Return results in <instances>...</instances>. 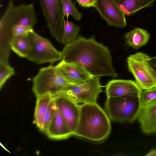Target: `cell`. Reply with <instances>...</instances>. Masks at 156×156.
Returning <instances> with one entry per match:
<instances>
[{
	"mask_svg": "<svg viewBox=\"0 0 156 156\" xmlns=\"http://www.w3.org/2000/svg\"><path fill=\"white\" fill-rule=\"evenodd\" d=\"M61 52L62 60L80 65L94 76H118L109 50L94 36L87 38L80 36L74 41L65 45Z\"/></svg>",
	"mask_w": 156,
	"mask_h": 156,
	"instance_id": "6da1fadb",
	"label": "cell"
},
{
	"mask_svg": "<svg viewBox=\"0 0 156 156\" xmlns=\"http://www.w3.org/2000/svg\"><path fill=\"white\" fill-rule=\"evenodd\" d=\"M108 114L96 103L80 105V114L73 136L94 142L104 141L111 130Z\"/></svg>",
	"mask_w": 156,
	"mask_h": 156,
	"instance_id": "7a4b0ae2",
	"label": "cell"
},
{
	"mask_svg": "<svg viewBox=\"0 0 156 156\" xmlns=\"http://www.w3.org/2000/svg\"><path fill=\"white\" fill-rule=\"evenodd\" d=\"M37 23L33 4L16 5L13 0H9L0 19V36L11 39L10 30L13 27L21 26L33 29Z\"/></svg>",
	"mask_w": 156,
	"mask_h": 156,
	"instance_id": "3957f363",
	"label": "cell"
},
{
	"mask_svg": "<svg viewBox=\"0 0 156 156\" xmlns=\"http://www.w3.org/2000/svg\"><path fill=\"white\" fill-rule=\"evenodd\" d=\"M105 105L112 121L130 123L137 119L141 106L140 96L130 95L107 97Z\"/></svg>",
	"mask_w": 156,
	"mask_h": 156,
	"instance_id": "277c9868",
	"label": "cell"
},
{
	"mask_svg": "<svg viewBox=\"0 0 156 156\" xmlns=\"http://www.w3.org/2000/svg\"><path fill=\"white\" fill-rule=\"evenodd\" d=\"M32 81V90L36 97L48 94L53 96L73 85L51 65L41 68Z\"/></svg>",
	"mask_w": 156,
	"mask_h": 156,
	"instance_id": "5b68a950",
	"label": "cell"
},
{
	"mask_svg": "<svg viewBox=\"0 0 156 156\" xmlns=\"http://www.w3.org/2000/svg\"><path fill=\"white\" fill-rule=\"evenodd\" d=\"M149 57L145 53L139 52L127 58L129 70L142 90L156 88V74L148 62Z\"/></svg>",
	"mask_w": 156,
	"mask_h": 156,
	"instance_id": "8992f818",
	"label": "cell"
},
{
	"mask_svg": "<svg viewBox=\"0 0 156 156\" xmlns=\"http://www.w3.org/2000/svg\"><path fill=\"white\" fill-rule=\"evenodd\" d=\"M30 49L27 58L37 64L53 63L62 60L61 51L57 50L50 41L33 30L28 34Z\"/></svg>",
	"mask_w": 156,
	"mask_h": 156,
	"instance_id": "52a82bcc",
	"label": "cell"
},
{
	"mask_svg": "<svg viewBox=\"0 0 156 156\" xmlns=\"http://www.w3.org/2000/svg\"><path fill=\"white\" fill-rule=\"evenodd\" d=\"M100 79V77L93 76L84 83L78 85H72L57 94L66 95L78 104L96 103L101 91Z\"/></svg>",
	"mask_w": 156,
	"mask_h": 156,
	"instance_id": "ba28073f",
	"label": "cell"
},
{
	"mask_svg": "<svg viewBox=\"0 0 156 156\" xmlns=\"http://www.w3.org/2000/svg\"><path fill=\"white\" fill-rule=\"evenodd\" d=\"M43 14L51 35L62 43L65 16L60 0H39Z\"/></svg>",
	"mask_w": 156,
	"mask_h": 156,
	"instance_id": "9c48e42d",
	"label": "cell"
},
{
	"mask_svg": "<svg viewBox=\"0 0 156 156\" xmlns=\"http://www.w3.org/2000/svg\"><path fill=\"white\" fill-rule=\"evenodd\" d=\"M52 96L73 136L80 118V105L62 94L58 93Z\"/></svg>",
	"mask_w": 156,
	"mask_h": 156,
	"instance_id": "30bf717a",
	"label": "cell"
},
{
	"mask_svg": "<svg viewBox=\"0 0 156 156\" xmlns=\"http://www.w3.org/2000/svg\"><path fill=\"white\" fill-rule=\"evenodd\" d=\"M95 8L109 25L120 28L126 26L125 14L113 0H97Z\"/></svg>",
	"mask_w": 156,
	"mask_h": 156,
	"instance_id": "8fae6325",
	"label": "cell"
},
{
	"mask_svg": "<svg viewBox=\"0 0 156 156\" xmlns=\"http://www.w3.org/2000/svg\"><path fill=\"white\" fill-rule=\"evenodd\" d=\"M55 66L60 74L73 85L82 84L94 76L83 66L76 63L61 60Z\"/></svg>",
	"mask_w": 156,
	"mask_h": 156,
	"instance_id": "7c38bea8",
	"label": "cell"
},
{
	"mask_svg": "<svg viewBox=\"0 0 156 156\" xmlns=\"http://www.w3.org/2000/svg\"><path fill=\"white\" fill-rule=\"evenodd\" d=\"M141 90L136 81L131 80H113L109 81L106 86L107 97L140 96Z\"/></svg>",
	"mask_w": 156,
	"mask_h": 156,
	"instance_id": "4fadbf2b",
	"label": "cell"
},
{
	"mask_svg": "<svg viewBox=\"0 0 156 156\" xmlns=\"http://www.w3.org/2000/svg\"><path fill=\"white\" fill-rule=\"evenodd\" d=\"M45 134L50 139L56 140L65 139L73 136L57 107Z\"/></svg>",
	"mask_w": 156,
	"mask_h": 156,
	"instance_id": "5bb4252c",
	"label": "cell"
},
{
	"mask_svg": "<svg viewBox=\"0 0 156 156\" xmlns=\"http://www.w3.org/2000/svg\"><path fill=\"white\" fill-rule=\"evenodd\" d=\"M137 119L144 133H156V101L141 105Z\"/></svg>",
	"mask_w": 156,
	"mask_h": 156,
	"instance_id": "9a60e30c",
	"label": "cell"
},
{
	"mask_svg": "<svg viewBox=\"0 0 156 156\" xmlns=\"http://www.w3.org/2000/svg\"><path fill=\"white\" fill-rule=\"evenodd\" d=\"M36 98L34 121L37 127L42 132L45 116L52 99V96L50 94H48Z\"/></svg>",
	"mask_w": 156,
	"mask_h": 156,
	"instance_id": "2e32d148",
	"label": "cell"
},
{
	"mask_svg": "<svg viewBox=\"0 0 156 156\" xmlns=\"http://www.w3.org/2000/svg\"><path fill=\"white\" fill-rule=\"evenodd\" d=\"M126 15H132L137 11L151 6L156 0H113Z\"/></svg>",
	"mask_w": 156,
	"mask_h": 156,
	"instance_id": "e0dca14e",
	"label": "cell"
},
{
	"mask_svg": "<svg viewBox=\"0 0 156 156\" xmlns=\"http://www.w3.org/2000/svg\"><path fill=\"white\" fill-rule=\"evenodd\" d=\"M150 37L147 31L140 28H136L125 35L126 43L135 49L146 44Z\"/></svg>",
	"mask_w": 156,
	"mask_h": 156,
	"instance_id": "ac0fdd59",
	"label": "cell"
},
{
	"mask_svg": "<svg viewBox=\"0 0 156 156\" xmlns=\"http://www.w3.org/2000/svg\"><path fill=\"white\" fill-rule=\"evenodd\" d=\"M28 35L13 36L10 42V49L21 57L27 58L30 51V44Z\"/></svg>",
	"mask_w": 156,
	"mask_h": 156,
	"instance_id": "d6986e66",
	"label": "cell"
},
{
	"mask_svg": "<svg viewBox=\"0 0 156 156\" xmlns=\"http://www.w3.org/2000/svg\"><path fill=\"white\" fill-rule=\"evenodd\" d=\"M80 30V27L72 22L64 20L62 43L66 45L74 41L78 37Z\"/></svg>",
	"mask_w": 156,
	"mask_h": 156,
	"instance_id": "ffe728a7",
	"label": "cell"
},
{
	"mask_svg": "<svg viewBox=\"0 0 156 156\" xmlns=\"http://www.w3.org/2000/svg\"><path fill=\"white\" fill-rule=\"evenodd\" d=\"M63 14L68 18L71 15L76 20L80 21L82 18L81 13L78 10L75 2L71 0H60Z\"/></svg>",
	"mask_w": 156,
	"mask_h": 156,
	"instance_id": "44dd1931",
	"label": "cell"
},
{
	"mask_svg": "<svg viewBox=\"0 0 156 156\" xmlns=\"http://www.w3.org/2000/svg\"><path fill=\"white\" fill-rule=\"evenodd\" d=\"M15 74L13 68L8 62L0 61V89H1L7 80Z\"/></svg>",
	"mask_w": 156,
	"mask_h": 156,
	"instance_id": "7402d4cb",
	"label": "cell"
},
{
	"mask_svg": "<svg viewBox=\"0 0 156 156\" xmlns=\"http://www.w3.org/2000/svg\"><path fill=\"white\" fill-rule=\"evenodd\" d=\"M57 108L56 105L52 98L44 118L42 132L45 133H46L47 129L54 116Z\"/></svg>",
	"mask_w": 156,
	"mask_h": 156,
	"instance_id": "603a6c76",
	"label": "cell"
},
{
	"mask_svg": "<svg viewBox=\"0 0 156 156\" xmlns=\"http://www.w3.org/2000/svg\"><path fill=\"white\" fill-rule=\"evenodd\" d=\"M140 98L141 105L156 101V88L142 90Z\"/></svg>",
	"mask_w": 156,
	"mask_h": 156,
	"instance_id": "cb8c5ba5",
	"label": "cell"
},
{
	"mask_svg": "<svg viewBox=\"0 0 156 156\" xmlns=\"http://www.w3.org/2000/svg\"><path fill=\"white\" fill-rule=\"evenodd\" d=\"M97 0H76L79 5L85 8L95 7Z\"/></svg>",
	"mask_w": 156,
	"mask_h": 156,
	"instance_id": "d4e9b609",
	"label": "cell"
},
{
	"mask_svg": "<svg viewBox=\"0 0 156 156\" xmlns=\"http://www.w3.org/2000/svg\"><path fill=\"white\" fill-rule=\"evenodd\" d=\"M148 61L156 74V56L152 57H150Z\"/></svg>",
	"mask_w": 156,
	"mask_h": 156,
	"instance_id": "484cf974",
	"label": "cell"
},
{
	"mask_svg": "<svg viewBox=\"0 0 156 156\" xmlns=\"http://www.w3.org/2000/svg\"><path fill=\"white\" fill-rule=\"evenodd\" d=\"M146 156H156V149H153L146 155Z\"/></svg>",
	"mask_w": 156,
	"mask_h": 156,
	"instance_id": "4316f807",
	"label": "cell"
},
{
	"mask_svg": "<svg viewBox=\"0 0 156 156\" xmlns=\"http://www.w3.org/2000/svg\"></svg>",
	"mask_w": 156,
	"mask_h": 156,
	"instance_id": "83f0119b",
	"label": "cell"
}]
</instances>
